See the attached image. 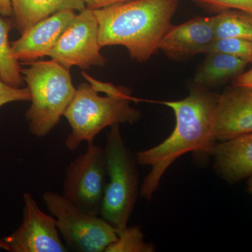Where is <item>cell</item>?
Masks as SVG:
<instances>
[{
	"mask_svg": "<svg viewBox=\"0 0 252 252\" xmlns=\"http://www.w3.org/2000/svg\"><path fill=\"white\" fill-rule=\"evenodd\" d=\"M86 8L91 10H97L107 7L112 5L121 4L130 0H84Z\"/></svg>",
	"mask_w": 252,
	"mask_h": 252,
	"instance_id": "7402d4cb",
	"label": "cell"
},
{
	"mask_svg": "<svg viewBox=\"0 0 252 252\" xmlns=\"http://www.w3.org/2000/svg\"><path fill=\"white\" fill-rule=\"evenodd\" d=\"M252 132V88L235 86L217 94L213 136L223 142Z\"/></svg>",
	"mask_w": 252,
	"mask_h": 252,
	"instance_id": "30bf717a",
	"label": "cell"
},
{
	"mask_svg": "<svg viewBox=\"0 0 252 252\" xmlns=\"http://www.w3.org/2000/svg\"><path fill=\"white\" fill-rule=\"evenodd\" d=\"M217 102V94L197 84L185 98L162 102L173 111L175 127L163 142L135 154L137 163L151 167L140 186L144 200H152L165 172L182 156L192 152L198 157H211L217 142L213 136Z\"/></svg>",
	"mask_w": 252,
	"mask_h": 252,
	"instance_id": "6da1fadb",
	"label": "cell"
},
{
	"mask_svg": "<svg viewBox=\"0 0 252 252\" xmlns=\"http://www.w3.org/2000/svg\"><path fill=\"white\" fill-rule=\"evenodd\" d=\"M233 86L252 88V69L234 78Z\"/></svg>",
	"mask_w": 252,
	"mask_h": 252,
	"instance_id": "603a6c76",
	"label": "cell"
},
{
	"mask_svg": "<svg viewBox=\"0 0 252 252\" xmlns=\"http://www.w3.org/2000/svg\"><path fill=\"white\" fill-rule=\"evenodd\" d=\"M0 16L13 17L12 0H0Z\"/></svg>",
	"mask_w": 252,
	"mask_h": 252,
	"instance_id": "cb8c5ba5",
	"label": "cell"
},
{
	"mask_svg": "<svg viewBox=\"0 0 252 252\" xmlns=\"http://www.w3.org/2000/svg\"><path fill=\"white\" fill-rule=\"evenodd\" d=\"M23 80L31 94L32 104L26 114L29 130L37 137H45L57 125L77 89L69 69L57 61L21 63Z\"/></svg>",
	"mask_w": 252,
	"mask_h": 252,
	"instance_id": "277c9868",
	"label": "cell"
},
{
	"mask_svg": "<svg viewBox=\"0 0 252 252\" xmlns=\"http://www.w3.org/2000/svg\"><path fill=\"white\" fill-rule=\"evenodd\" d=\"M213 169L230 185L252 176V132L217 142L212 149Z\"/></svg>",
	"mask_w": 252,
	"mask_h": 252,
	"instance_id": "4fadbf2b",
	"label": "cell"
},
{
	"mask_svg": "<svg viewBox=\"0 0 252 252\" xmlns=\"http://www.w3.org/2000/svg\"><path fill=\"white\" fill-rule=\"evenodd\" d=\"M216 39L215 17H195L182 24L172 25L158 48L170 59L183 60L207 54Z\"/></svg>",
	"mask_w": 252,
	"mask_h": 252,
	"instance_id": "8fae6325",
	"label": "cell"
},
{
	"mask_svg": "<svg viewBox=\"0 0 252 252\" xmlns=\"http://www.w3.org/2000/svg\"><path fill=\"white\" fill-rule=\"evenodd\" d=\"M31 100V91L28 87H14L0 80V107L11 102Z\"/></svg>",
	"mask_w": 252,
	"mask_h": 252,
	"instance_id": "44dd1931",
	"label": "cell"
},
{
	"mask_svg": "<svg viewBox=\"0 0 252 252\" xmlns=\"http://www.w3.org/2000/svg\"><path fill=\"white\" fill-rule=\"evenodd\" d=\"M104 150L108 181L99 216L119 233L127 226L140 195L137 158L124 142L119 125L111 127Z\"/></svg>",
	"mask_w": 252,
	"mask_h": 252,
	"instance_id": "5b68a950",
	"label": "cell"
},
{
	"mask_svg": "<svg viewBox=\"0 0 252 252\" xmlns=\"http://www.w3.org/2000/svg\"><path fill=\"white\" fill-rule=\"evenodd\" d=\"M22 223L17 230L3 238L10 252H66L57 220L41 211L31 194H23Z\"/></svg>",
	"mask_w": 252,
	"mask_h": 252,
	"instance_id": "9c48e42d",
	"label": "cell"
},
{
	"mask_svg": "<svg viewBox=\"0 0 252 252\" xmlns=\"http://www.w3.org/2000/svg\"><path fill=\"white\" fill-rule=\"evenodd\" d=\"M247 189L249 193L252 195V176L250 178L248 179V186H247Z\"/></svg>",
	"mask_w": 252,
	"mask_h": 252,
	"instance_id": "484cf974",
	"label": "cell"
},
{
	"mask_svg": "<svg viewBox=\"0 0 252 252\" xmlns=\"http://www.w3.org/2000/svg\"><path fill=\"white\" fill-rule=\"evenodd\" d=\"M156 248L153 244L144 240L143 232L138 225H127L118 233L115 243L111 245L105 252H154Z\"/></svg>",
	"mask_w": 252,
	"mask_h": 252,
	"instance_id": "ac0fdd59",
	"label": "cell"
},
{
	"mask_svg": "<svg viewBox=\"0 0 252 252\" xmlns=\"http://www.w3.org/2000/svg\"><path fill=\"white\" fill-rule=\"evenodd\" d=\"M215 17L217 39L238 38L252 41V15L237 9L220 11Z\"/></svg>",
	"mask_w": 252,
	"mask_h": 252,
	"instance_id": "e0dca14e",
	"label": "cell"
},
{
	"mask_svg": "<svg viewBox=\"0 0 252 252\" xmlns=\"http://www.w3.org/2000/svg\"><path fill=\"white\" fill-rule=\"evenodd\" d=\"M13 27V20L0 16V80L8 85L21 88L24 80L21 63L13 56L9 39Z\"/></svg>",
	"mask_w": 252,
	"mask_h": 252,
	"instance_id": "2e32d148",
	"label": "cell"
},
{
	"mask_svg": "<svg viewBox=\"0 0 252 252\" xmlns=\"http://www.w3.org/2000/svg\"><path fill=\"white\" fill-rule=\"evenodd\" d=\"M101 48L97 18L86 8L76 14L48 56L67 69L77 66L89 69L106 64Z\"/></svg>",
	"mask_w": 252,
	"mask_h": 252,
	"instance_id": "ba28073f",
	"label": "cell"
},
{
	"mask_svg": "<svg viewBox=\"0 0 252 252\" xmlns=\"http://www.w3.org/2000/svg\"><path fill=\"white\" fill-rule=\"evenodd\" d=\"M218 52L230 55L252 64V41L238 38L217 39L209 53Z\"/></svg>",
	"mask_w": 252,
	"mask_h": 252,
	"instance_id": "d6986e66",
	"label": "cell"
},
{
	"mask_svg": "<svg viewBox=\"0 0 252 252\" xmlns=\"http://www.w3.org/2000/svg\"><path fill=\"white\" fill-rule=\"evenodd\" d=\"M194 2L202 7L220 11L237 9L252 15V0H193Z\"/></svg>",
	"mask_w": 252,
	"mask_h": 252,
	"instance_id": "ffe728a7",
	"label": "cell"
},
{
	"mask_svg": "<svg viewBox=\"0 0 252 252\" xmlns=\"http://www.w3.org/2000/svg\"><path fill=\"white\" fill-rule=\"evenodd\" d=\"M248 64L246 61L230 55L209 53L195 74V84L207 89L217 85L238 77L244 72Z\"/></svg>",
	"mask_w": 252,
	"mask_h": 252,
	"instance_id": "9a60e30c",
	"label": "cell"
},
{
	"mask_svg": "<svg viewBox=\"0 0 252 252\" xmlns=\"http://www.w3.org/2000/svg\"><path fill=\"white\" fill-rule=\"evenodd\" d=\"M84 154L69 164L63 195L86 213L99 216L107 177L104 148L89 142Z\"/></svg>",
	"mask_w": 252,
	"mask_h": 252,
	"instance_id": "52a82bcc",
	"label": "cell"
},
{
	"mask_svg": "<svg viewBox=\"0 0 252 252\" xmlns=\"http://www.w3.org/2000/svg\"><path fill=\"white\" fill-rule=\"evenodd\" d=\"M0 250H4L8 252L9 251V247H8L7 244L5 243L3 238L0 239Z\"/></svg>",
	"mask_w": 252,
	"mask_h": 252,
	"instance_id": "d4e9b609",
	"label": "cell"
},
{
	"mask_svg": "<svg viewBox=\"0 0 252 252\" xmlns=\"http://www.w3.org/2000/svg\"><path fill=\"white\" fill-rule=\"evenodd\" d=\"M43 200L57 220L66 245L73 251L103 252L117 241V230L100 216L86 213L57 192L46 191Z\"/></svg>",
	"mask_w": 252,
	"mask_h": 252,
	"instance_id": "8992f818",
	"label": "cell"
},
{
	"mask_svg": "<svg viewBox=\"0 0 252 252\" xmlns=\"http://www.w3.org/2000/svg\"><path fill=\"white\" fill-rule=\"evenodd\" d=\"M180 0H130L93 10L102 47L122 46L131 59L149 61L172 26Z\"/></svg>",
	"mask_w": 252,
	"mask_h": 252,
	"instance_id": "7a4b0ae2",
	"label": "cell"
},
{
	"mask_svg": "<svg viewBox=\"0 0 252 252\" xmlns=\"http://www.w3.org/2000/svg\"><path fill=\"white\" fill-rule=\"evenodd\" d=\"M14 26L21 34L33 25L63 10L86 9L84 0H12Z\"/></svg>",
	"mask_w": 252,
	"mask_h": 252,
	"instance_id": "5bb4252c",
	"label": "cell"
},
{
	"mask_svg": "<svg viewBox=\"0 0 252 252\" xmlns=\"http://www.w3.org/2000/svg\"><path fill=\"white\" fill-rule=\"evenodd\" d=\"M89 84H81L64 114L70 126V134L65 146L76 150L83 142H94V137L107 127L121 124H133L140 113L131 106L135 100L130 93L123 88L99 95L97 82L86 76Z\"/></svg>",
	"mask_w": 252,
	"mask_h": 252,
	"instance_id": "3957f363",
	"label": "cell"
},
{
	"mask_svg": "<svg viewBox=\"0 0 252 252\" xmlns=\"http://www.w3.org/2000/svg\"><path fill=\"white\" fill-rule=\"evenodd\" d=\"M76 14L73 10H63L33 25L19 39L11 41L15 59L32 62L48 56Z\"/></svg>",
	"mask_w": 252,
	"mask_h": 252,
	"instance_id": "7c38bea8",
	"label": "cell"
}]
</instances>
